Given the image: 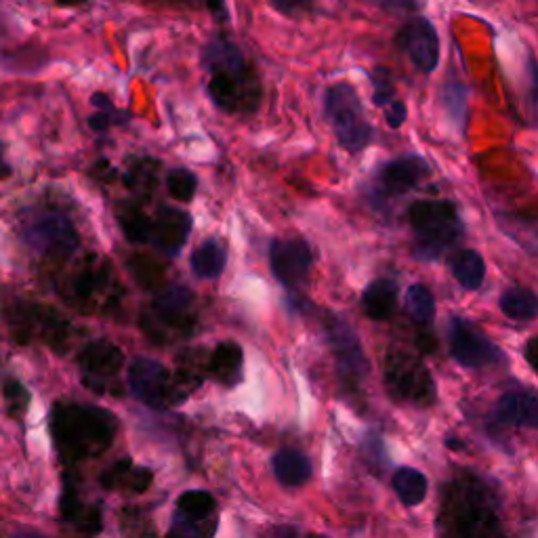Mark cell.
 <instances>
[{
  "label": "cell",
  "mask_w": 538,
  "mask_h": 538,
  "mask_svg": "<svg viewBox=\"0 0 538 538\" xmlns=\"http://www.w3.org/2000/svg\"><path fill=\"white\" fill-rule=\"evenodd\" d=\"M202 66L211 74L209 95L223 112H251L259 106L261 85L242 49L217 34L202 51Z\"/></svg>",
  "instance_id": "obj_1"
},
{
  "label": "cell",
  "mask_w": 538,
  "mask_h": 538,
  "mask_svg": "<svg viewBox=\"0 0 538 538\" xmlns=\"http://www.w3.org/2000/svg\"><path fill=\"white\" fill-rule=\"evenodd\" d=\"M51 433L61 457L76 463L110 448L116 436V419L97 406L59 404L51 417Z\"/></svg>",
  "instance_id": "obj_2"
},
{
  "label": "cell",
  "mask_w": 538,
  "mask_h": 538,
  "mask_svg": "<svg viewBox=\"0 0 538 538\" xmlns=\"http://www.w3.org/2000/svg\"><path fill=\"white\" fill-rule=\"evenodd\" d=\"M408 219L417 236L415 257L433 261L444 248L452 246L463 234L457 206L446 200H421L410 206Z\"/></svg>",
  "instance_id": "obj_3"
},
{
  "label": "cell",
  "mask_w": 538,
  "mask_h": 538,
  "mask_svg": "<svg viewBox=\"0 0 538 538\" xmlns=\"http://www.w3.org/2000/svg\"><path fill=\"white\" fill-rule=\"evenodd\" d=\"M324 114L337 135L339 146L349 154H360L370 146L375 131L366 120L358 91L349 82H335L326 89Z\"/></svg>",
  "instance_id": "obj_4"
},
{
  "label": "cell",
  "mask_w": 538,
  "mask_h": 538,
  "mask_svg": "<svg viewBox=\"0 0 538 538\" xmlns=\"http://www.w3.org/2000/svg\"><path fill=\"white\" fill-rule=\"evenodd\" d=\"M450 354L465 368H486L505 362V354L482 330L465 318L454 316L448 324Z\"/></svg>",
  "instance_id": "obj_5"
},
{
  "label": "cell",
  "mask_w": 538,
  "mask_h": 538,
  "mask_svg": "<svg viewBox=\"0 0 538 538\" xmlns=\"http://www.w3.org/2000/svg\"><path fill=\"white\" fill-rule=\"evenodd\" d=\"M396 47L412 61L421 74H433L440 66V34L427 17L406 19L396 32Z\"/></svg>",
  "instance_id": "obj_6"
},
{
  "label": "cell",
  "mask_w": 538,
  "mask_h": 538,
  "mask_svg": "<svg viewBox=\"0 0 538 538\" xmlns=\"http://www.w3.org/2000/svg\"><path fill=\"white\" fill-rule=\"evenodd\" d=\"M129 387L133 396L152 408H167L183 398L173 383L167 366L150 358H137L129 368Z\"/></svg>",
  "instance_id": "obj_7"
},
{
  "label": "cell",
  "mask_w": 538,
  "mask_h": 538,
  "mask_svg": "<svg viewBox=\"0 0 538 538\" xmlns=\"http://www.w3.org/2000/svg\"><path fill=\"white\" fill-rule=\"evenodd\" d=\"M24 240L34 251L55 257H66L78 246V234L72 221L55 211L34 215L24 225Z\"/></svg>",
  "instance_id": "obj_8"
},
{
  "label": "cell",
  "mask_w": 538,
  "mask_h": 538,
  "mask_svg": "<svg viewBox=\"0 0 538 538\" xmlns=\"http://www.w3.org/2000/svg\"><path fill=\"white\" fill-rule=\"evenodd\" d=\"M326 333L330 347L337 360L339 377L345 385L356 387L360 385L368 375V360L364 356V349L360 345V339L356 330L351 328L341 316L330 314L326 318Z\"/></svg>",
  "instance_id": "obj_9"
},
{
  "label": "cell",
  "mask_w": 538,
  "mask_h": 538,
  "mask_svg": "<svg viewBox=\"0 0 538 538\" xmlns=\"http://www.w3.org/2000/svg\"><path fill=\"white\" fill-rule=\"evenodd\" d=\"M314 257L303 240H274L269 248L272 274L286 288H295L307 280Z\"/></svg>",
  "instance_id": "obj_10"
},
{
  "label": "cell",
  "mask_w": 538,
  "mask_h": 538,
  "mask_svg": "<svg viewBox=\"0 0 538 538\" xmlns=\"http://www.w3.org/2000/svg\"><path fill=\"white\" fill-rule=\"evenodd\" d=\"M78 364L85 372V383L91 389L106 391V385L120 372L124 356L110 341H93L80 351Z\"/></svg>",
  "instance_id": "obj_11"
},
{
  "label": "cell",
  "mask_w": 538,
  "mask_h": 538,
  "mask_svg": "<svg viewBox=\"0 0 538 538\" xmlns=\"http://www.w3.org/2000/svg\"><path fill=\"white\" fill-rule=\"evenodd\" d=\"M429 173V164L421 156H402L385 164L379 175V183L385 194L402 196L415 190Z\"/></svg>",
  "instance_id": "obj_12"
},
{
  "label": "cell",
  "mask_w": 538,
  "mask_h": 538,
  "mask_svg": "<svg viewBox=\"0 0 538 538\" xmlns=\"http://www.w3.org/2000/svg\"><path fill=\"white\" fill-rule=\"evenodd\" d=\"M190 230H192V217L188 213L164 206V209L158 211L152 223V242L162 253L175 257L181 253L185 242H188Z\"/></svg>",
  "instance_id": "obj_13"
},
{
  "label": "cell",
  "mask_w": 538,
  "mask_h": 538,
  "mask_svg": "<svg viewBox=\"0 0 538 538\" xmlns=\"http://www.w3.org/2000/svg\"><path fill=\"white\" fill-rule=\"evenodd\" d=\"M496 419L515 427L538 429V398L530 391H509L496 404Z\"/></svg>",
  "instance_id": "obj_14"
},
{
  "label": "cell",
  "mask_w": 538,
  "mask_h": 538,
  "mask_svg": "<svg viewBox=\"0 0 538 538\" xmlns=\"http://www.w3.org/2000/svg\"><path fill=\"white\" fill-rule=\"evenodd\" d=\"M396 303H398V284L391 278H379L375 282H370L362 295L364 314L377 322L391 318V314L396 312Z\"/></svg>",
  "instance_id": "obj_15"
},
{
  "label": "cell",
  "mask_w": 538,
  "mask_h": 538,
  "mask_svg": "<svg viewBox=\"0 0 538 538\" xmlns=\"http://www.w3.org/2000/svg\"><path fill=\"white\" fill-rule=\"evenodd\" d=\"M272 467L276 480L286 488H299L312 478V463L303 452L293 448L278 450L272 459Z\"/></svg>",
  "instance_id": "obj_16"
},
{
  "label": "cell",
  "mask_w": 538,
  "mask_h": 538,
  "mask_svg": "<svg viewBox=\"0 0 538 538\" xmlns=\"http://www.w3.org/2000/svg\"><path fill=\"white\" fill-rule=\"evenodd\" d=\"M242 362H244L242 347L238 343L225 341L215 347L209 370L215 381L232 387L242 379Z\"/></svg>",
  "instance_id": "obj_17"
},
{
  "label": "cell",
  "mask_w": 538,
  "mask_h": 538,
  "mask_svg": "<svg viewBox=\"0 0 538 538\" xmlns=\"http://www.w3.org/2000/svg\"><path fill=\"white\" fill-rule=\"evenodd\" d=\"M194 295L183 286H171L167 291H162L154 301V316L171 326H181L183 320L188 318V312L192 307Z\"/></svg>",
  "instance_id": "obj_18"
},
{
  "label": "cell",
  "mask_w": 538,
  "mask_h": 538,
  "mask_svg": "<svg viewBox=\"0 0 538 538\" xmlns=\"http://www.w3.org/2000/svg\"><path fill=\"white\" fill-rule=\"evenodd\" d=\"M154 480V475L146 467H133L129 459L114 463L108 471H103L99 482L108 490H114L122 484H127L133 492H146Z\"/></svg>",
  "instance_id": "obj_19"
},
{
  "label": "cell",
  "mask_w": 538,
  "mask_h": 538,
  "mask_svg": "<svg viewBox=\"0 0 538 538\" xmlns=\"http://www.w3.org/2000/svg\"><path fill=\"white\" fill-rule=\"evenodd\" d=\"M450 267H452L454 280H457L465 291H478V288L484 284L486 263L482 255L471 251V248H465V251H459L457 255H454Z\"/></svg>",
  "instance_id": "obj_20"
},
{
  "label": "cell",
  "mask_w": 538,
  "mask_h": 538,
  "mask_svg": "<svg viewBox=\"0 0 538 538\" xmlns=\"http://www.w3.org/2000/svg\"><path fill=\"white\" fill-rule=\"evenodd\" d=\"M393 490H396L398 499L406 507H417L425 501L427 496V478L419 471L412 467H400L396 473H393Z\"/></svg>",
  "instance_id": "obj_21"
},
{
  "label": "cell",
  "mask_w": 538,
  "mask_h": 538,
  "mask_svg": "<svg viewBox=\"0 0 538 538\" xmlns=\"http://www.w3.org/2000/svg\"><path fill=\"white\" fill-rule=\"evenodd\" d=\"M227 263V253L225 248L217 240H206L202 242L196 253L192 255V269L198 278L204 280H215L223 274Z\"/></svg>",
  "instance_id": "obj_22"
},
{
  "label": "cell",
  "mask_w": 538,
  "mask_h": 538,
  "mask_svg": "<svg viewBox=\"0 0 538 538\" xmlns=\"http://www.w3.org/2000/svg\"><path fill=\"white\" fill-rule=\"evenodd\" d=\"M501 312L515 322H528L538 316V297L528 288L513 286L501 295Z\"/></svg>",
  "instance_id": "obj_23"
},
{
  "label": "cell",
  "mask_w": 538,
  "mask_h": 538,
  "mask_svg": "<svg viewBox=\"0 0 538 538\" xmlns=\"http://www.w3.org/2000/svg\"><path fill=\"white\" fill-rule=\"evenodd\" d=\"M118 221L124 236L131 242H150L152 240V223L146 213H143L139 206H122L118 211Z\"/></svg>",
  "instance_id": "obj_24"
},
{
  "label": "cell",
  "mask_w": 538,
  "mask_h": 538,
  "mask_svg": "<svg viewBox=\"0 0 538 538\" xmlns=\"http://www.w3.org/2000/svg\"><path fill=\"white\" fill-rule=\"evenodd\" d=\"M406 307L412 320L419 324H431L436 318V299L425 284H412L406 291Z\"/></svg>",
  "instance_id": "obj_25"
},
{
  "label": "cell",
  "mask_w": 538,
  "mask_h": 538,
  "mask_svg": "<svg viewBox=\"0 0 538 538\" xmlns=\"http://www.w3.org/2000/svg\"><path fill=\"white\" fill-rule=\"evenodd\" d=\"M179 513L192 517V520L204 522L215 511V499L211 492L206 490H188L179 496L177 501Z\"/></svg>",
  "instance_id": "obj_26"
},
{
  "label": "cell",
  "mask_w": 538,
  "mask_h": 538,
  "mask_svg": "<svg viewBox=\"0 0 538 538\" xmlns=\"http://www.w3.org/2000/svg\"><path fill=\"white\" fill-rule=\"evenodd\" d=\"M444 103L450 120L457 122V127L465 131L467 122V89L461 80H448L444 85Z\"/></svg>",
  "instance_id": "obj_27"
},
{
  "label": "cell",
  "mask_w": 538,
  "mask_h": 538,
  "mask_svg": "<svg viewBox=\"0 0 538 538\" xmlns=\"http://www.w3.org/2000/svg\"><path fill=\"white\" fill-rule=\"evenodd\" d=\"M167 188H169V194L175 200L190 202L194 198V194H196L198 179L188 169H173L169 173V177H167Z\"/></svg>",
  "instance_id": "obj_28"
},
{
  "label": "cell",
  "mask_w": 538,
  "mask_h": 538,
  "mask_svg": "<svg viewBox=\"0 0 538 538\" xmlns=\"http://www.w3.org/2000/svg\"><path fill=\"white\" fill-rule=\"evenodd\" d=\"M106 284V272H99L95 267L82 269L72 284V291L78 301H91L99 288Z\"/></svg>",
  "instance_id": "obj_29"
},
{
  "label": "cell",
  "mask_w": 538,
  "mask_h": 538,
  "mask_svg": "<svg viewBox=\"0 0 538 538\" xmlns=\"http://www.w3.org/2000/svg\"><path fill=\"white\" fill-rule=\"evenodd\" d=\"M372 82V101H375L377 108H385L396 99V87H393V78L385 68H377L370 74Z\"/></svg>",
  "instance_id": "obj_30"
},
{
  "label": "cell",
  "mask_w": 538,
  "mask_h": 538,
  "mask_svg": "<svg viewBox=\"0 0 538 538\" xmlns=\"http://www.w3.org/2000/svg\"><path fill=\"white\" fill-rule=\"evenodd\" d=\"M526 74H528V108L532 112L534 122L538 124V61L530 53L526 59Z\"/></svg>",
  "instance_id": "obj_31"
},
{
  "label": "cell",
  "mask_w": 538,
  "mask_h": 538,
  "mask_svg": "<svg viewBox=\"0 0 538 538\" xmlns=\"http://www.w3.org/2000/svg\"><path fill=\"white\" fill-rule=\"evenodd\" d=\"M370 5L379 7L391 15H404V13H417L423 7V0H368Z\"/></svg>",
  "instance_id": "obj_32"
},
{
  "label": "cell",
  "mask_w": 538,
  "mask_h": 538,
  "mask_svg": "<svg viewBox=\"0 0 538 538\" xmlns=\"http://www.w3.org/2000/svg\"><path fill=\"white\" fill-rule=\"evenodd\" d=\"M171 532L173 534H179V536H202V534H211L213 530L211 528H204V522L192 520V517H188V515H183V513L177 511Z\"/></svg>",
  "instance_id": "obj_33"
},
{
  "label": "cell",
  "mask_w": 538,
  "mask_h": 538,
  "mask_svg": "<svg viewBox=\"0 0 538 538\" xmlns=\"http://www.w3.org/2000/svg\"><path fill=\"white\" fill-rule=\"evenodd\" d=\"M272 7L286 17H301L314 7V0H269Z\"/></svg>",
  "instance_id": "obj_34"
},
{
  "label": "cell",
  "mask_w": 538,
  "mask_h": 538,
  "mask_svg": "<svg viewBox=\"0 0 538 538\" xmlns=\"http://www.w3.org/2000/svg\"><path fill=\"white\" fill-rule=\"evenodd\" d=\"M383 110H385V120H387V124H389L391 129H400L402 124L406 122V118H408L406 103L400 101L398 97L393 99V101L389 103V106H385Z\"/></svg>",
  "instance_id": "obj_35"
},
{
  "label": "cell",
  "mask_w": 538,
  "mask_h": 538,
  "mask_svg": "<svg viewBox=\"0 0 538 538\" xmlns=\"http://www.w3.org/2000/svg\"><path fill=\"white\" fill-rule=\"evenodd\" d=\"M188 3L194 7L206 9L217 19V22H227V19H230V11H227L225 0H188Z\"/></svg>",
  "instance_id": "obj_36"
},
{
  "label": "cell",
  "mask_w": 538,
  "mask_h": 538,
  "mask_svg": "<svg viewBox=\"0 0 538 538\" xmlns=\"http://www.w3.org/2000/svg\"><path fill=\"white\" fill-rule=\"evenodd\" d=\"M5 396L11 402V406H17L19 404V408L26 410V406H28V391L22 385L15 383V381H9L7 387H5Z\"/></svg>",
  "instance_id": "obj_37"
},
{
  "label": "cell",
  "mask_w": 538,
  "mask_h": 538,
  "mask_svg": "<svg viewBox=\"0 0 538 538\" xmlns=\"http://www.w3.org/2000/svg\"><path fill=\"white\" fill-rule=\"evenodd\" d=\"M59 5H68V7H76V5H82V3H87V0H57Z\"/></svg>",
  "instance_id": "obj_38"
}]
</instances>
